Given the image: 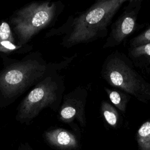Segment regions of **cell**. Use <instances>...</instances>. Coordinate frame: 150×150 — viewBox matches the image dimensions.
<instances>
[{
  "instance_id": "7a4b0ae2",
  "label": "cell",
  "mask_w": 150,
  "mask_h": 150,
  "mask_svg": "<svg viewBox=\"0 0 150 150\" xmlns=\"http://www.w3.org/2000/svg\"><path fill=\"white\" fill-rule=\"evenodd\" d=\"M127 0H101L79 19L74 39L76 41H87L107 35L108 27L122 5Z\"/></svg>"
},
{
  "instance_id": "7c38bea8",
  "label": "cell",
  "mask_w": 150,
  "mask_h": 150,
  "mask_svg": "<svg viewBox=\"0 0 150 150\" xmlns=\"http://www.w3.org/2000/svg\"><path fill=\"white\" fill-rule=\"evenodd\" d=\"M46 91L42 87H39L32 90L28 97V103L29 104H34L39 103L45 96Z\"/></svg>"
},
{
  "instance_id": "ba28073f",
  "label": "cell",
  "mask_w": 150,
  "mask_h": 150,
  "mask_svg": "<svg viewBox=\"0 0 150 150\" xmlns=\"http://www.w3.org/2000/svg\"><path fill=\"white\" fill-rule=\"evenodd\" d=\"M101 108V112L107 123L112 128H117L120 122V115L117 109L105 101L102 102Z\"/></svg>"
},
{
  "instance_id": "30bf717a",
  "label": "cell",
  "mask_w": 150,
  "mask_h": 150,
  "mask_svg": "<svg viewBox=\"0 0 150 150\" xmlns=\"http://www.w3.org/2000/svg\"><path fill=\"white\" fill-rule=\"evenodd\" d=\"M23 75L19 70H11L7 72L5 76V81L10 85H16L22 81Z\"/></svg>"
},
{
  "instance_id": "277c9868",
  "label": "cell",
  "mask_w": 150,
  "mask_h": 150,
  "mask_svg": "<svg viewBox=\"0 0 150 150\" xmlns=\"http://www.w3.org/2000/svg\"><path fill=\"white\" fill-rule=\"evenodd\" d=\"M45 139L50 146L59 150H77L79 142L74 135L64 129H56L47 132Z\"/></svg>"
},
{
  "instance_id": "2e32d148",
  "label": "cell",
  "mask_w": 150,
  "mask_h": 150,
  "mask_svg": "<svg viewBox=\"0 0 150 150\" xmlns=\"http://www.w3.org/2000/svg\"><path fill=\"white\" fill-rule=\"evenodd\" d=\"M17 150H33L32 147L28 144H21L19 146Z\"/></svg>"
},
{
  "instance_id": "5bb4252c",
  "label": "cell",
  "mask_w": 150,
  "mask_h": 150,
  "mask_svg": "<svg viewBox=\"0 0 150 150\" xmlns=\"http://www.w3.org/2000/svg\"><path fill=\"white\" fill-rule=\"evenodd\" d=\"M76 110L71 107H67L63 108L60 112L61 116L64 119H70L76 114Z\"/></svg>"
},
{
  "instance_id": "9a60e30c",
  "label": "cell",
  "mask_w": 150,
  "mask_h": 150,
  "mask_svg": "<svg viewBox=\"0 0 150 150\" xmlns=\"http://www.w3.org/2000/svg\"><path fill=\"white\" fill-rule=\"evenodd\" d=\"M1 45L5 48H7L10 50H13L16 48V46L14 45H13L8 40H2V42H1Z\"/></svg>"
},
{
  "instance_id": "4fadbf2b",
  "label": "cell",
  "mask_w": 150,
  "mask_h": 150,
  "mask_svg": "<svg viewBox=\"0 0 150 150\" xmlns=\"http://www.w3.org/2000/svg\"><path fill=\"white\" fill-rule=\"evenodd\" d=\"M11 30L9 25L6 22H2L0 26V38L2 40H6L10 35Z\"/></svg>"
},
{
  "instance_id": "6da1fadb",
  "label": "cell",
  "mask_w": 150,
  "mask_h": 150,
  "mask_svg": "<svg viewBox=\"0 0 150 150\" xmlns=\"http://www.w3.org/2000/svg\"><path fill=\"white\" fill-rule=\"evenodd\" d=\"M102 76L111 86L148 103L150 100V83L134 69L131 60L122 53L115 50L106 59Z\"/></svg>"
},
{
  "instance_id": "52a82bcc",
  "label": "cell",
  "mask_w": 150,
  "mask_h": 150,
  "mask_svg": "<svg viewBox=\"0 0 150 150\" xmlns=\"http://www.w3.org/2000/svg\"><path fill=\"white\" fill-rule=\"evenodd\" d=\"M136 139L139 150H150V119L139 127L136 134Z\"/></svg>"
},
{
  "instance_id": "8992f818",
  "label": "cell",
  "mask_w": 150,
  "mask_h": 150,
  "mask_svg": "<svg viewBox=\"0 0 150 150\" xmlns=\"http://www.w3.org/2000/svg\"><path fill=\"white\" fill-rule=\"evenodd\" d=\"M105 90L111 103L120 111L125 113L127 110V104L129 100L128 94H126L124 92L118 90L106 87H105Z\"/></svg>"
},
{
  "instance_id": "9c48e42d",
  "label": "cell",
  "mask_w": 150,
  "mask_h": 150,
  "mask_svg": "<svg viewBox=\"0 0 150 150\" xmlns=\"http://www.w3.org/2000/svg\"><path fill=\"white\" fill-rule=\"evenodd\" d=\"M150 43V28L130 40L131 48Z\"/></svg>"
},
{
  "instance_id": "8fae6325",
  "label": "cell",
  "mask_w": 150,
  "mask_h": 150,
  "mask_svg": "<svg viewBox=\"0 0 150 150\" xmlns=\"http://www.w3.org/2000/svg\"><path fill=\"white\" fill-rule=\"evenodd\" d=\"M129 54L134 57H139L141 56L150 57V43L136 47L131 48Z\"/></svg>"
},
{
  "instance_id": "5b68a950",
  "label": "cell",
  "mask_w": 150,
  "mask_h": 150,
  "mask_svg": "<svg viewBox=\"0 0 150 150\" xmlns=\"http://www.w3.org/2000/svg\"><path fill=\"white\" fill-rule=\"evenodd\" d=\"M51 10L45 6L34 10L20 23L19 29L26 35H30L36 29L45 25L50 19Z\"/></svg>"
},
{
  "instance_id": "3957f363",
  "label": "cell",
  "mask_w": 150,
  "mask_h": 150,
  "mask_svg": "<svg viewBox=\"0 0 150 150\" xmlns=\"http://www.w3.org/2000/svg\"><path fill=\"white\" fill-rule=\"evenodd\" d=\"M122 13L112 25L104 48L114 47L121 44L136 29L142 0H129Z\"/></svg>"
}]
</instances>
